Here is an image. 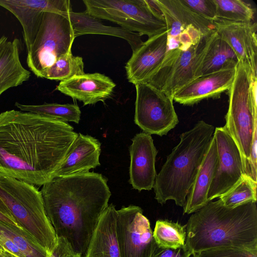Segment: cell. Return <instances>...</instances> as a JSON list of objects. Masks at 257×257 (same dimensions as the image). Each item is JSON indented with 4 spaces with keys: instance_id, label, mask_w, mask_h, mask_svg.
Masks as SVG:
<instances>
[{
    "instance_id": "cell-10",
    "label": "cell",
    "mask_w": 257,
    "mask_h": 257,
    "mask_svg": "<svg viewBox=\"0 0 257 257\" xmlns=\"http://www.w3.org/2000/svg\"><path fill=\"white\" fill-rule=\"evenodd\" d=\"M135 86V123L150 135H166L179 122L173 98L148 83Z\"/></svg>"
},
{
    "instance_id": "cell-5",
    "label": "cell",
    "mask_w": 257,
    "mask_h": 257,
    "mask_svg": "<svg viewBox=\"0 0 257 257\" xmlns=\"http://www.w3.org/2000/svg\"><path fill=\"white\" fill-rule=\"evenodd\" d=\"M0 197L19 225L50 253L57 236L47 216L41 191L24 181L0 177Z\"/></svg>"
},
{
    "instance_id": "cell-37",
    "label": "cell",
    "mask_w": 257,
    "mask_h": 257,
    "mask_svg": "<svg viewBox=\"0 0 257 257\" xmlns=\"http://www.w3.org/2000/svg\"><path fill=\"white\" fill-rule=\"evenodd\" d=\"M0 220L23 228L14 218L9 209L0 197Z\"/></svg>"
},
{
    "instance_id": "cell-23",
    "label": "cell",
    "mask_w": 257,
    "mask_h": 257,
    "mask_svg": "<svg viewBox=\"0 0 257 257\" xmlns=\"http://www.w3.org/2000/svg\"><path fill=\"white\" fill-rule=\"evenodd\" d=\"M217 159L216 144L213 136L210 147L187 196L183 207L184 214L194 213L209 202L207 194L216 168Z\"/></svg>"
},
{
    "instance_id": "cell-32",
    "label": "cell",
    "mask_w": 257,
    "mask_h": 257,
    "mask_svg": "<svg viewBox=\"0 0 257 257\" xmlns=\"http://www.w3.org/2000/svg\"><path fill=\"white\" fill-rule=\"evenodd\" d=\"M193 257H257V249L220 247L195 253L193 254Z\"/></svg>"
},
{
    "instance_id": "cell-40",
    "label": "cell",
    "mask_w": 257,
    "mask_h": 257,
    "mask_svg": "<svg viewBox=\"0 0 257 257\" xmlns=\"http://www.w3.org/2000/svg\"><path fill=\"white\" fill-rule=\"evenodd\" d=\"M0 257H3V255L2 253H0Z\"/></svg>"
},
{
    "instance_id": "cell-33",
    "label": "cell",
    "mask_w": 257,
    "mask_h": 257,
    "mask_svg": "<svg viewBox=\"0 0 257 257\" xmlns=\"http://www.w3.org/2000/svg\"><path fill=\"white\" fill-rule=\"evenodd\" d=\"M191 10L206 20L213 23L217 20L213 0H181Z\"/></svg>"
},
{
    "instance_id": "cell-24",
    "label": "cell",
    "mask_w": 257,
    "mask_h": 257,
    "mask_svg": "<svg viewBox=\"0 0 257 257\" xmlns=\"http://www.w3.org/2000/svg\"><path fill=\"white\" fill-rule=\"evenodd\" d=\"M75 39L85 34H101L118 37L126 40L133 52L144 43L141 35L121 27L104 25L99 19L89 15L87 12H74L69 14Z\"/></svg>"
},
{
    "instance_id": "cell-22",
    "label": "cell",
    "mask_w": 257,
    "mask_h": 257,
    "mask_svg": "<svg viewBox=\"0 0 257 257\" xmlns=\"http://www.w3.org/2000/svg\"><path fill=\"white\" fill-rule=\"evenodd\" d=\"M20 42L0 37V96L9 88L22 85L29 79L31 73L22 65L20 58Z\"/></svg>"
},
{
    "instance_id": "cell-20",
    "label": "cell",
    "mask_w": 257,
    "mask_h": 257,
    "mask_svg": "<svg viewBox=\"0 0 257 257\" xmlns=\"http://www.w3.org/2000/svg\"><path fill=\"white\" fill-rule=\"evenodd\" d=\"M101 143L95 138L78 134L56 174V177L87 173L100 165Z\"/></svg>"
},
{
    "instance_id": "cell-31",
    "label": "cell",
    "mask_w": 257,
    "mask_h": 257,
    "mask_svg": "<svg viewBox=\"0 0 257 257\" xmlns=\"http://www.w3.org/2000/svg\"><path fill=\"white\" fill-rule=\"evenodd\" d=\"M217 19L232 22H251L253 9L241 0H213Z\"/></svg>"
},
{
    "instance_id": "cell-8",
    "label": "cell",
    "mask_w": 257,
    "mask_h": 257,
    "mask_svg": "<svg viewBox=\"0 0 257 257\" xmlns=\"http://www.w3.org/2000/svg\"><path fill=\"white\" fill-rule=\"evenodd\" d=\"M74 39L69 14L44 12L35 40L27 51L30 70L43 78L58 58L71 51Z\"/></svg>"
},
{
    "instance_id": "cell-11",
    "label": "cell",
    "mask_w": 257,
    "mask_h": 257,
    "mask_svg": "<svg viewBox=\"0 0 257 257\" xmlns=\"http://www.w3.org/2000/svg\"><path fill=\"white\" fill-rule=\"evenodd\" d=\"M117 235L120 257H151L155 241L149 219L138 206L117 210Z\"/></svg>"
},
{
    "instance_id": "cell-6",
    "label": "cell",
    "mask_w": 257,
    "mask_h": 257,
    "mask_svg": "<svg viewBox=\"0 0 257 257\" xmlns=\"http://www.w3.org/2000/svg\"><path fill=\"white\" fill-rule=\"evenodd\" d=\"M256 81L248 65L239 61L233 82L227 90L229 104L224 127L237 145L244 168L257 129Z\"/></svg>"
},
{
    "instance_id": "cell-34",
    "label": "cell",
    "mask_w": 257,
    "mask_h": 257,
    "mask_svg": "<svg viewBox=\"0 0 257 257\" xmlns=\"http://www.w3.org/2000/svg\"><path fill=\"white\" fill-rule=\"evenodd\" d=\"M257 129L254 133L249 157L245 163L244 170L245 174L257 182Z\"/></svg>"
},
{
    "instance_id": "cell-26",
    "label": "cell",
    "mask_w": 257,
    "mask_h": 257,
    "mask_svg": "<svg viewBox=\"0 0 257 257\" xmlns=\"http://www.w3.org/2000/svg\"><path fill=\"white\" fill-rule=\"evenodd\" d=\"M0 234L12 241L25 257H48L46 250L23 228L0 220Z\"/></svg>"
},
{
    "instance_id": "cell-21",
    "label": "cell",
    "mask_w": 257,
    "mask_h": 257,
    "mask_svg": "<svg viewBox=\"0 0 257 257\" xmlns=\"http://www.w3.org/2000/svg\"><path fill=\"white\" fill-rule=\"evenodd\" d=\"M117 212L112 204L102 213L83 257H120L117 235Z\"/></svg>"
},
{
    "instance_id": "cell-25",
    "label": "cell",
    "mask_w": 257,
    "mask_h": 257,
    "mask_svg": "<svg viewBox=\"0 0 257 257\" xmlns=\"http://www.w3.org/2000/svg\"><path fill=\"white\" fill-rule=\"evenodd\" d=\"M238 62L233 50L216 32L201 64L200 76L235 67Z\"/></svg>"
},
{
    "instance_id": "cell-12",
    "label": "cell",
    "mask_w": 257,
    "mask_h": 257,
    "mask_svg": "<svg viewBox=\"0 0 257 257\" xmlns=\"http://www.w3.org/2000/svg\"><path fill=\"white\" fill-rule=\"evenodd\" d=\"M218 159L208 194V201L230 190L244 174L243 160L234 140L223 127L215 128Z\"/></svg>"
},
{
    "instance_id": "cell-18",
    "label": "cell",
    "mask_w": 257,
    "mask_h": 257,
    "mask_svg": "<svg viewBox=\"0 0 257 257\" xmlns=\"http://www.w3.org/2000/svg\"><path fill=\"white\" fill-rule=\"evenodd\" d=\"M236 66L198 77L176 92L173 100L183 105H193L203 99L219 98L231 86Z\"/></svg>"
},
{
    "instance_id": "cell-1",
    "label": "cell",
    "mask_w": 257,
    "mask_h": 257,
    "mask_svg": "<svg viewBox=\"0 0 257 257\" xmlns=\"http://www.w3.org/2000/svg\"><path fill=\"white\" fill-rule=\"evenodd\" d=\"M78 134L68 122L16 110L0 113V177L37 186L54 179Z\"/></svg>"
},
{
    "instance_id": "cell-27",
    "label": "cell",
    "mask_w": 257,
    "mask_h": 257,
    "mask_svg": "<svg viewBox=\"0 0 257 257\" xmlns=\"http://www.w3.org/2000/svg\"><path fill=\"white\" fill-rule=\"evenodd\" d=\"M15 106L22 111L37 113L66 122L78 123L80 119L81 111L79 106L75 104L44 103L42 104L32 105L16 102Z\"/></svg>"
},
{
    "instance_id": "cell-28",
    "label": "cell",
    "mask_w": 257,
    "mask_h": 257,
    "mask_svg": "<svg viewBox=\"0 0 257 257\" xmlns=\"http://www.w3.org/2000/svg\"><path fill=\"white\" fill-rule=\"evenodd\" d=\"M153 237L159 246L176 249L186 245V224L167 220L156 222Z\"/></svg>"
},
{
    "instance_id": "cell-14",
    "label": "cell",
    "mask_w": 257,
    "mask_h": 257,
    "mask_svg": "<svg viewBox=\"0 0 257 257\" xmlns=\"http://www.w3.org/2000/svg\"><path fill=\"white\" fill-rule=\"evenodd\" d=\"M167 30L149 38L133 52L125 69L128 82L148 83L160 69L168 50Z\"/></svg>"
},
{
    "instance_id": "cell-36",
    "label": "cell",
    "mask_w": 257,
    "mask_h": 257,
    "mask_svg": "<svg viewBox=\"0 0 257 257\" xmlns=\"http://www.w3.org/2000/svg\"><path fill=\"white\" fill-rule=\"evenodd\" d=\"M48 257H82L74 251L70 243L64 237H57L56 245Z\"/></svg>"
},
{
    "instance_id": "cell-38",
    "label": "cell",
    "mask_w": 257,
    "mask_h": 257,
    "mask_svg": "<svg viewBox=\"0 0 257 257\" xmlns=\"http://www.w3.org/2000/svg\"><path fill=\"white\" fill-rule=\"evenodd\" d=\"M3 257H19L13 253L11 252L8 250L5 249L2 252Z\"/></svg>"
},
{
    "instance_id": "cell-15",
    "label": "cell",
    "mask_w": 257,
    "mask_h": 257,
    "mask_svg": "<svg viewBox=\"0 0 257 257\" xmlns=\"http://www.w3.org/2000/svg\"><path fill=\"white\" fill-rule=\"evenodd\" d=\"M213 24L215 31L233 50L238 61L247 64L257 78L256 23L217 19Z\"/></svg>"
},
{
    "instance_id": "cell-30",
    "label": "cell",
    "mask_w": 257,
    "mask_h": 257,
    "mask_svg": "<svg viewBox=\"0 0 257 257\" xmlns=\"http://www.w3.org/2000/svg\"><path fill=\"white\" fill-rule=\"evenodd\" d=\"M83 74L82 58L73 56L71 51L58 58L45 71L43 78L61 81Z\"/></svg>"
},
{
    "instance_id": "cell-9",
    "label": "cell",
    "mask_w": 257,
    "mask_h": 257,
    "mask_svg": "<svg viewBox=\"0 0 257 257\" xmlns=\"http://www.w3.org/2000/svg\"><path fill=\"white\" fill-rule=\"evenodd\" d=\"M215 33L204 36L186 50L166 53L160 69L148 83L173 98L176 92L200 77L201 64Z\"/></svg>"
},
{
    "instance_id": "cell-7",
    "label": "cell",
    "mask_w": 257,
    "mask_h": 257,
    "mask_svg": "<svg viewBox=\"0 0 257 257\" xmlns=\"http://www.w3.org/2000/svg\"><path fill=\"white\" fill-rule=\"evenodd\" d=\"M85 12L99 20L115 23L130 31L150 38L167 30L154 0H83Z\"/></svg>"
},
{
    "instance_id": "cell-19",
    "label": "cell",
    "mask_w": 257,
    "mask_h": 257,
    "mask_svg": "<svg viewBox=\"0 0 257 257\" xmlns=\"http://www.w3.org/2000/svg\"><path fill=\"white\" fill-rule=\"evenodd\" d=\"M115 87V84L108 77L93 73L61 81L56 89L86 105L104 101L111 96Z\"/></svg>"
},
{
    "instance_id": "cell-2",
    "label": "cell",
    "mask_w": 257,
    "mask_h": 257,
    "mask_svg": "<svg viewBox=\"0 0 257 257\" xmlns=\"http://www.w3.org/2000/svg\"><path fill=\"white\" fill-rule=\"evenodd\" d=\"M47 216L57 237L85 255L92 234L108 205L107 179L90 172L56 177L40 191Z\"/></svg>"
},
{
    "instance_id": "cell-17",
    "label": "cell",
    "mask_w": 257,
    "mask_h": 257,
    "mask_svg": "<svg viewBox=\"0 0 257 257\" xmlns=\"http://www.w3.org/2000/svg\"><path fill=\"white\" fill-rule=\"evenodd\" d=\"M162 13L168 31L167 53L178 49L179 35L189 26L196 27L204 36L215 31L211 23L185 5L181 0H154Z\"/></svg>"
},
{
    "instance_id": "cell-4",
    "label": "cell",
    "mask_w": 257,
    "mask_h": 257,
    "mask_svg": "<svg viewBox=\"0 0 257 257\" xmlns=\"http://www.w3.org/2000/svg\"><path fill=\"white\" fill-rule=\"evenodd\" d=\"M213 125L203 120L180 135V142L167 157L157 175L154 186L155 198L162 205L173 200L184 207L187 196L210 147Z\"/></svg>"
},
{
    "instance_id": "cell-13",
    "label": "cell",
    "mask_w": 257,
    "mask_h": 257,
    "mask_svg": "<svg viewBox=\"0 0 257 257\" xmlns=\"http://www.w3.org/2000/svg\"><path fill=\"white\" fill-rule=\"evenodd\" d=\"M0 6L13 14L21 23L27 51L33 43L45 12L69 14V0H0Z\"/></svg>"
},
{
    "instance_id": "cell-16",
    "label": "cell",
    "mask_w": 257,
    "mask_h": 257,
    "mask_svg": "<svg viewBox=\"0 0 257 257\" xmlns=\"http://www.w3.org/2000/svg\"><path fill=\"white\" fill-rule=\"evenodd\" d=\"M132 142L129 182L139 191H150L154 187L157 176L155 162L158 151L151 135L144 132L137 134Z\"/></svg>"
},
{
    "instance_id": "cell-29",
    "label": "cell",
    "mask_w": 257,
    "mask_h": 257,
    "mask_svg": "<svg viewBox=\"0 0 257 257\" xmlns=\"http://www.w3.org/2000/svg\"><path fill=\"white\" fill-rule=\"evenodd\" d=\"M257 182L243 174L238 182L219 199L226 207L232 208L249 202H256Z\"/></svg>"
},
{
    "instance_id": "cell-35",
    "label": "cell",
    "mask_w": 257,
    "mask_h": 257,
    "mask_svg": "<svg viewBox=\"0 0 257 257\" xmlns=\"http://www.w3.org/2000/svg\"><path fill=\"white\" fill-rule=\"evenodd\" d=\"M192 253L186 245L176 249L158 246L155 242L151 257H190Z\"/></svg>"
},
{
    "instance_id": "cell-3",
    "label": "cell",
    "mask_w": 257,
    "mask_h": 257,
    "mask_svg": "<svg viewBox=\"0 0 257 257\" xmlns=\"http://www.w3.org/2000/svg\"><path fill=\"white\" fill-rule=\"evenodd\" d=\"M186 245L192 255L220 247L256 250V202L229 208L219 199L208 202L189 218Z\"/></svg>"
},
{
    "instance_id": "cell-39",
    "label": "cell",
    "mask_w": 257,
    "mask_h": 257,
    "mask_svg": "<svg viewBox=\"0 0 257 257\" xmlns=\"http://www.w3.org/2000/svg\"><path fill=\"white\" fill-rule=\"evenodd\" d=\"M4 249L5 248L3 247V245L0 242V253H2Z\"/></svg>"
}]
</instances>
